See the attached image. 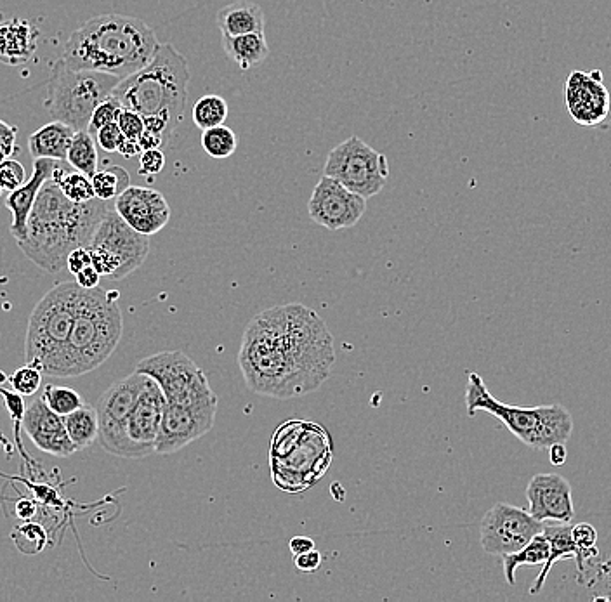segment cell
Masks as SVG:
<instances>
[{
	"label": "cell",
	"instance_id": "cell-1",
	"mask_svg": "<svg viewBox=\"0 0 611 602\" xmlns=\"http://www.w3.org/2000/svg\"><path fill=\"white\" fill-rule=\"evenodd\" d=\"M334 363L336 347L329 327L304 304H283L254 316L238 353L250 391L276 400L318 391Z\"/></svg>",
	"mask_w": 611,
	"mask_h": 602
},
{
	"label": "cell",
	"instance_id": "cell-2",
	"mask_svg": "<svg viewBox=\"0 0 611 602\" xmlns=\"http://www.w3.org/2000/svg\"><path fill=\"white\" fill-rule=\"evenodd\" d=\"M108 210V202L99 198L68 200L58 183L47 179L28 217L27 235L18 245L35 266L56 275L66 269L72 250L89 247Z\"/></svg>",
	"mask_w": 611,
	"mask_h": 602
},
{
	"label": "cell",
	"instance_id": "cell-3",
	"mask_svg": "<svg viewBox=\"0 0 611 602\" xmlns=\"http://www.w3.org/2000/svg\"><path fill=\"white\" fill-rule=\"evenodd\" d=\"M157 35L145 21L122 14H101L73 30L61 61L72 70H92L125 79L157 53Z\"/></svg>",
	"mask_w": 611,
	"mask_h": 602
},
{
	"label": "cell",
	"instance_id": "cell-4",
	"mask_svg": "<svg viewBox=\"0 0 611 602\" xmlns=\"http://www.w3.org/2000/svg\"><path fill=\"white\" fill-rule=\"evenodd\" d=\"M190 68L172 44H160L152 61L139 72L120 80L112 92L125 110L141 117H158L178 127L188 103Z\"/></svg>",
	"mask_w": 611,
	"mask_h": 602
},
{
	"label": "cell",
	"instance_id": "cell-5",
	"mask_svg": "<svg viewBox=\"0 0 611 602\" xmlns=\"http://www.w3.org/2000/svg\"><path fill=\"white\" fill-rule=\"evenodd\" d=\"M117 295L101 287L82 288L58 379L96 370L117 349L124 332Z\"/></svg>",
	"mask_w": 611,
	"mask_h": 602
},
{
	"label": "cell",
	"instance_id": "cell-6",
	"mask_svg": "<svg viewBox=\"0 0 611 602\" xmlns=\"http://www.w3.org/2000/svg\"><path fill=\"white\" fill-rule=\"evenodd\" d=\"M332 439L309 420H287L271 441V474L278 488L301 493L318 483L332 462Z\"/></svg>",
	"mask_w": 611,
	"mask_h": 602
},
{
	"label": "cell",
	"instance_id": "cell-7",
	"mask_svg": "<svg viewBox=\"0 0 611 602\" xmlns=\"http://www.w3.org/2000/svg\"><path fill=\"white\" fill-rule=\"evenodd\" d=\"M467 413L487 412L499 419L521 443L533 450H547L554 443L572 438L573 417L563 405L514 406L493 398L478 373L467 375Z\"/></svg>",
	"mask_w": 611,
	"mask_h": 602
},
{
	"label": "cell",
	"instance_id": "cell-8",
	"mask_svg": "<svg viewBox=\"0 0 611 602\" xmlns=\"http://www.w3.org/2000/svg\"><path fill=\"white\" fill-rule=\"evenodd\" d=\"M80 292L77 282L58 283L33 308L25 339V360L39 368L42 375L58 377Z\"/></svg>",
	"mask_w": 611,
	"mask_h": 602
},
{
	"label": "cell",
	"instance_id": "cell-9",
	"mask_svg": "<svg viewBox=\"0 0 611 602\" xmlns=\"http://www.w3.org/2000/svg\"><path fill=\"white\" fill-rule=\"evenodd\" d=\"M120 80L110 73L72 70L60 59L47 84V112L75 132L87 131L94 108L115 91Z\"/></svg>",
	"mask_w": 611,
	"mask_h": 602
},
{
	"label": "cell",
	"instance_id": "cell-10",
	"mask_svg": "<svg viewBox=\"0 0 611 602\" xmlns=\"http://www.w3.org/2000/svg\"><path fill=\"white\" fill-rule=\"evenodd\" d=\"M87 250L92 268L99 276L122 280L143 266L150 252V240L132 230L115 209H110L101 219Z\"/></svg>",
	"mask_w": 611,
	"mask_h": 602
},
{
	"label": "cell",
	"instance_id": "cell-11",
	"mask_svg": "<svg viewBox=\"0 0 611 602\" xmlns=\"http://www.w3.org/2000/svg\"><path fill=\"white\" fill-rule=\"evenodd\" d=\"M323 176L334 177L363 198L379 195L389 177L388 157L358 136L337 144L323 165Z\"/></svg>",
	"mask_w": 611,
	"mask_h": 602
},
{
	"label": "cell",
	"instance_id": "cell-12",
	"mask_svg": "<svg viewBox=\"0 0 611 602\" xmlns=\"http://www.w3.org/2000/svg\"><path fill=\"white\" fill-rule=\"evenodd\" d=\"M136 370L157 382L167 403L191 405L216 398L204 370L181 351H162L138 363Z\"/></svg>",
	"mask_w": 611,
	"mask_h": 602
},
{
	"label": "cell",
	"instance_id": "cell-13",
	"mask_svg": "<svg viewBox=\"0 0 611 602\" xmlns=\"http://www.w3.org/2000/svg\"><path fill=\"white\" fill-rule=\"evenodd\" d=\"M150 377L136 372L106 389L98 403L99 445L106 452L124 457V427Z\"/></svg>",
	"mask_w": 611,
	"mask_h": 602
},
{
	"label": "cell",
	"instance_id": "cell-14",
	"mask_svg": "<svg viewBox=\"0 0 611 602\" xmlns=\"http://www.w3.org/2000/svg\"><path fill=\"white\" fill-rule=\"evenodd\" d=\"M544 524L520 507L495 504L481 521V547L492 556L513 554L542 533Z\"/></svg>",
	"mask_w": 611,
	"mask_h": 602
},
{
	"label": "cell",
	"instance_id": "cell-15",
	"mask_svg": "<svg viewBox=\"0 0 611 602\" xmlns=\"http://www.w3.org/2000/svg\"><path fill=\"white\" fill-rule=\"evenodd\" d=\"M216 413L217 396L191 405L167 403L162 413L155 453L171 455L202 438L214 427Z\"/></svg>",
	"mask_w": 611,
	"mask_h": 602
},
{
	"label": "cell",
	"instance_id": "cell-16",
	"mask_svg": "<svg viewBox=\"0 0 611 602\" xmlns=\"http://www.w3.org/2000/svg\"><path fill=\"white\" fill-rule=\"evenodd\" d=\"M308 212L325 230H348L365 216L367 198L348 190L334 177L322 176L309 197Z\"/></svg>",
	"mask_w": 611,
	"mask_h": 602
},
{
	"label": "cell",
	"instance_id": "cell-17",
	"mask_svg": "<svg viewBox=\"0 0 611 602\" xmlns=\"http://www.w3.org/2000/svg\"><path fill=\"white\" fill-rule=\"evenodd\" d=\"M165 405L167 401L162 389L155 380H148L125 422L124 459H143L155 453Z\"/></svg>",
	"mask_w": 611,
	"mask_h": 602
},
{
	"label": "cell",
	"instance_id": "cell-18",
	"mask_svg": "<svg viewBox=\"0 0 611 602\" xmlns=\"http://www.w3.org/2000/svg\"><path fill=\"white\" fill-rule=\"evenodd\" d=\"M113 209L141 235H157L171 221V207L164 195L145 186H129L122 191L113 200Z\"/></svg>",
	"mask_w": 611,
	"mask_h": 602
},
{
	"label": "cell",
	"instance_id": "cell-19",
	"mask_svg": "<svg viewBox=\"0 0 611 602\" xmlns=\"http://www.w3.org/2000/svg\"><path fill=\"white\" fill-rule=\"evenodd\" d=\"M528 512L540 523H572L575 519L573 490L559 474H537L526 486Z\"/></svg>",
	"mask_w": 611,
	"mask_h": 602
},
{
	"label": "cell",
	"instance_id": "cell-20",
	"mask_svg": "<svg viewBox=\"0 0 611 602\" xmlns=\"http://www.w3.org/2000/svg\"><path fill=\"white\" fill-rule=\"evenodd\" d=\"M565 101L568 112L580 125H599L610 115V94L599 72L570 73L565 84Z\"/></svg>",
	"mask_w": 611,
	"mask_h": 602
},
{
	"label": "cell",
	"instance_id": "cell-21",
	"mask_svg": "<svg viewBox=\"0 0 611 602\" xmlns=\"http://www.w3.org/2000/svg\"><path fill=\"white\" fill-rule=\"evenodd\" d=\"M23 429L33 445L44 453L65 459L77 452L66 432L65 419L53 412L42 398L33 400L25 410Z\"/></svg>",
	"mask_w": 611,
	"mask_h": 602
},
{
	"label": "cell",
	"instance_id": "cell-22",
	"mask_svg": "<svg viewBox=\"0 0 611 602\" xmlns=\"http://www.w3.org/2000/svg\"><path fill=\"white\" fill-rule=\"evenodd\" d=\"M58 160L53 158H35L33 162V174L28 179L27 183L9 191L4 205L11 210V235L14 236L16 243L23 242V238L27 235V224L30 212H32L35 200L39 197V191L46 183L47 179L53 176L54 167Z\"/></svg>",
	"mask_w": 611,
	"mask_h": 602
},
{
	"label": "cell",
	"instance_id": "cell-23",
	"mask_svg": "<svg viewBox=\"0 0 611 602\" xmlns=\"http://www.w3.org/2000/svg\"><path fill=\"white\" fill-rule=\"evenodd\" d=\"M39 32L32 23L14 18L0 23V63L18 66L27 63L37 51Z\"/></svg>",
	"mask_w": 611,
	"mask_h": 602
},
{
	"label": "cell",
	"instance_id": "cell-24",
	"mask_svg": "<svg viewBox=\"0 0 611 602\" xmlns=\"http://www.w3.org/2000/svg\"><path fill=\"white\" fill-rule=\"evenodd\" d=\"M542 533L546 535L549 540V557H547L544 568L540 571V575L537 576V580L533 582L530 594L535 596L539 594L544 583H546L547 576L551 573L552 566L558 563L559 559H566V557H573L577 561L580 573L584 571V552L580 550L579 545L575 544V540L572 537V526L570 523H554L544 524V530Z\"/></svg>",
	"mask_w": 611,
	"mask_h": 602
},
{
	"label": "cell",
	"instance_id": "cell-25",
	"mask_svg": "<svg viewBox=\"0 0 611 602\" xmlns=\"http://www.w3.org/2000/svg\"><path fill=\"white\" fill-rule=\"evenodd\" d=\"M216 23L223 35L237 37L245 33L264 32L266 16L257 4L237 0L217 13Z\"/></svg>",
	"mask_w": 611,
	"mask_h": 602
},
{
	"label": "cell",
	"instance_id": "cell-26",
	"mask_svg": "<svg viewBox=\"0 0 611 602\" xmlns=\"http://www.w3.org/2000/svg\"><path fill=\"white\" fill-rule=\"evenodd\" d=\"M73 136H75V131L70 125L53 120L33 132L32 136L28 138V148L33 158H53V160L66 162V155H68Z\"/></svg>",
	"mask_w": 611,
	"mask_h": 602
},
{
	"label": "cell",
	"instance_id": "cell-27",
	"mask_svg": "<svg viewBox=\"0 0 611 602\" xmlns=\"http://www.w3.org/2000/svg\"><path fill=\"white\" fill-rule=\"evenodd\" d=\"M224 53L230 56L242 70L263 65L270 56V47L264 32L245 33L237 37L223 35Z\"/></svg>",
	"mask_w": 611,
	"mask_h": 602
},
{
	"label": "cell",
	"instance_id": "cell-28",
	"mask_svg": "<svg viewBox=\"0 0 611 602\" xmlns=\"http://www.w3.org/2000/svg\"><path fill=\"white\" fill-rule=\"evenodd\" d=\"M66 432L72 439L73 446L79 450H86L98 441L99 420L98 410L91 405L80 406L79 410L63 417Z\"/></svg>",
	"mask_w": 611,
	"mask_h": 602
},
{
	"label": "cell",
	"instance_id": "cell-29",
	"mask_svg": "<svg viewBox=\"0 0 611 602\" xmlns=\"http://www.w3.org/2000/svg\"><path fill=\"white\" fill-rule=\"evenodd\" d=\"M547 557H549V540L544 533H539L537 537H533L532 542L526 544L518 552L502 556L507 583L509 585L516 583V570L521 566H539V564L544 566Z\"/></svg>",
	"mask_w": 611,
	"mask_h": 602
},
{
	"label": "cell",
	"instance_id": "cell-30",
	"mask_svg": "<svg viewBox=\"0 0 611 602\" xmlns=\"http://www.w3.org/2000/svg\"><path fill=\"white\" fill-rule=\"evenodd\" d=\"M66 164L89 177L98 172V143L92 134L87 131L75 132L66 155Z\"/></svg>",
	"mask_w": 611,
	"mask_h": 602
},
{
	"label": "cell",
	"instance_id": "cell-31",
	"mask_svg": "<svg viewBox=\"0 0 611 602\" xmlns=\"http://www.w3.org/2000/svg\"><path fill=\"white\" fill-rule=\"evenodd\" d=\"M51 179L58 183L60 190L63 191V195L68 200H72V202L84 203L89 202L92 198H96L94 188H92L91 177L79 171H70L66 165L61 164L60 160L56 162Z\"/></svg>",
	"mask_w": 611,
	"mask_h": 602
},
{
	"label": "cell",
	"instance_id": "cell-32",
	"mask_svg": "<svg viewBox=\"0 0 611 602\" xmlns=\"http://www.w3.org/2000/svg\"><path fill=\"white\" fill-rule=\"evenodd\" d=\"M228 115H230V108H228L226 99L217 96V94L202 96L191 110L193 124L197 125L200 131L223 125Z\"/></svg>",
	"mask_w": 611,
	"mask_h": 602
},
{
	"label": "cell",
	"instance_id": "cell-33",
	"mask_svg": "<svg viewBox=\"0 0 611 602\" xmlns=\"http://www.w3.org/2000/svg\"><path fill=\"white\" fill-rule=\"evenodd\" d=\"M91 181L94 195L99 200H105V202L115 200L122 191L131 186L129 172L125 171L124 167H120V165H112L105 171L96 172L91 177Z\"/></svg>",
	"mask_w": 611,
	"mask_h": 602
},
{
	"label": "cell",
	"instance_id": "cell-34",
	"mask_svg": "<svg viewBox=\"0 0 611 602\" xmlns=\"http://www.w3.org/2000/svg\"><path fill=\"white\" fill-rule=\"evenodd\" d=\"M202 148L209 157L230 158L237 151L238 141L235 132L231 131L226 125H217L211 129L202 131Z\"/></svg>",
	"mask_w": 611,
	"mask_h": 602
},
{
	"label": "cell",
	"instance_id": "cell-35",
	"mask_svg": "<svg viewBox=\"0 0 611 602\" xmlns=\"http://www.w3.org/2000/svg\"><path fill=\"white\" fill-rule=\"evenodd\" d=\"M42 400L46 401V405L61 417H66L75 410H79L80 406L86 405L84 398L72 387L53 386V384L46 386Z\"/></svg>",
	"mask_w": 611,
	"mask_h": 602
},
{
	"label": "cell",
	"instance_id": "cell-36",
	"mask_svg": "<svg viewBox=\"0 0 611 602\" xmlns=\"http://www.w3.org/2000/svg\"><path fill=\"white\" fill-rule=\"evenodd\" d=\"M11 538L23 554H39L47 544V533L40 524L25 521L13 531Z\"/></svg>",
	"mask_w": 611,
	"mask_h": 602
},
{
	"label": "cell",
	"instance_id": "cell-37",
	"mask_svg": "<svg viewBox=\"0 0 611 602\" xmlns=\"http://www.w3.org/2000/svg\"><path fill=\"white\" fill-rule=\"evenodd\" d=\"M9 384L13 387L14 393L21 394L23 398L25 396H33L42 386V372H40L39 368L27 363L25 367L18 368L9 377Z\"/></svg>",
	"mask_w": 611,
	"mask_h": 602
},
{
	"label": "cell",
	"instance_id": "cell-38",
	"mask_svg": "<svg viewBox=\"0 0 611 602\" xmlns=\"http://www.w3.org/2000/svg\"><path fill=\"white\" fill-rule=\"evenodd\" d=\"M122 110H124V108H122V105H120L119 99L115 98L113 94H110L108 98L103 99V101H101V103L94 108L91 122H89V127H87V132L94 136V134H96L101 127L117 122Z\"/></svg>",
	"mask_w": 611,
	"mask_h": 602
},
{
	"label": "cell",
	"instance_id": "cell-39",
	"mask_svg": "<svg viewBox=\"0 0 611 602\" xmlns=\"http://www.w3.org/2000/svg\"><path fill=\"white\" fill-rule=\"evenodd\" d=\"M27 183V171L16 158H6L0 164V188L4 191H13Z\"/></svg>",
	"mask_w": 611,
	"mask_h": 602
},
{
	"label": "cell",
	"instance_id": "cell-40",
	"mask_svg": "<svg viewBox=\"0 0 611 602\" xmlns=\"http://www.w3.org/2000/svg\"><path fill=\"white\" fill-rule=\"evenodd\" d=\"M572 537L575 544L579 545L580 550L584 552L585 559L598 556V549H596L598 531L594 526L587 523L575 524V526H572Z\"/></svg>",
	"mask_w": 611,
	"mask_h": 602
},
{
	"label": "cell",
	"instance_id": "cell-41",
	"mask_svg": "<svg viewBox=\"0 0 611 602\" xmlns=\"http://www.w3.org/2000/svg\"><path fill=\"white\" fill-rule=\"evenodd\" d=\"M117 124H119L120 131L124 134L125 139L139 141L141 134L145 132V120H143V117L136 112H131V110H125V108L120 113Z\"/></svg>",
	"mask_w": 611,
	"mask_h": 602
},
{
	"label": "cell",
	"instance_id": "cell-42",
	"mask_svg": "<svg viewBox=\"0 0 611 602\" xmlns=\"http://www.w3.org/2000/svg\"><path fill=\"white\" fill-rule=\"evenodd\" d=\"M165 167V157L162 150H145L139 153V174L141 176H157Z\"/></svg>",
	"mask_w": 611,
	"mask_h": 602
},
{
	"label": "cell",
	"instance_id": "cell-43",
	"mask_svg": "<svg viewBox=\"0 0 611 602\" xmlns=\"http://www.w3.org/2000/svg\"><path fill=\"white\" fill-rule=\"evenodd\" d=\"M94 138L98 139V144L103 150L108 151V153H113V151L119 150L120 143L124 141V134L120 131L119 124L113 122V124L101 127V129L94 134Z\"/></svg>",
	"mask_w": 611,
	"mask_h": 602
},
{
	"label": "cell",
	"instance_id": "cell-44",
	"mask_svg": "<svg viewBox=\"0 0 611 602\" xmlns=\"http://www.w3.org/2000/svg\"><path fill=\"white\" fill-rule=\"evenodd\" d=\"M0 394L4 396V400H6L7 410L11 413V419H13L14 424V434L18 436L20 434V427L23 426V417H25V410H27V406L23 403V396L18 393H9L6 389H2L0 387Z\"/></svg>",
	"mask_w": 611,
	"mask_h": 602
},
{
	"label": "cell",
	"instance_id": "cell-45",
	"mask_svg": "<svg viewBox=\"0 0 611 602\" xmlns=\"http://www.w3.org/2000/svg\"><path fill=\"white\" fill-rule=\"evenodd\" d=\"M294 566L303 573H313L322 566V554L316 549L308 550L304 554L294 556Z\"/></svg>",
	"mask_w": 611,
	"mask_h": 602
},
{
	"label": "cell",
	"instance_id": "cell-46",
	"mask_svg": "<svg viewBox=\"0 0 611 602\" xmlns=\"http://www.w3.org/2000/svg\"><path fill=\"white\" fill-rule=\"evenodd\" d=\"M87 266H92L91 254H89L87 247H79V249L72 250L70 256L66 259V269L73 276L77 275L82 269L87 268Z\"/></svg>",
	"mask_w": 611,
	"mask_h": 602
},
{
	"label": "cell",
	"instance_id": "cell-47",
	"mask_svg": "<svg viewBox=\"0 0 611 602\" xmlns=\"http://www.w3.org/2000/svg\"><path fill=\"white\" fill-rule=\"evenodd\" d=\"M99 278L101 276L98 275V271L92 266H87L75 275V282L79 283L80 288H86L87 290V288L99 287Z\"/></svg>",
	"mask_w": 611,
	"mask_h": 602
},
{
	"label": "cell",
	"instance_id": "cell-48",
	"mask_svg": "<svg viewBox=\"0 0 611 602\" xmlns=\"http://www.w3.org/2000/svg\"><path fill=\"white\" fill-rule=\"evenodd\" d=\"M16 516L20 517L21 521H32L33 517L37 516V505L28 498L20 500L14 507Z\"/></svg>",
	"mask_w": 611,
	"mask_h": 602
},
{
	"label": "cell",
	"instance_id": "cell-49",
	"mask_svg": "<svg viewBox=\"0 0 611 602\" xmlns=\"http://www.w3.org/2000/svg\"><path fill=\"white\" fill-rule=\"evenodd\" d=\"M289 549L292 556H299L308 550L315 549V542L308 537H294L290 540Z\"/></svg>",
	"mask_w": 611,
	"mask_h": 602
},
{
	"label": "cell",
	"instance_id": "cell-50",
	"mask_svg": "<svg viewBox=\"0 0 611 602\" xmlns=\"http://www.w3.org/2000/svg\"><path fill=\"white\" fill-rule=\"evenodd\" d=\"M549 450V460L552 465H565L568 460V452H566V443H554L547 448Z\"/></svg>",
	"mask_w": 611,
	"mask_h": 602
},
{
	"label": "cell",
	"instance_id": "cell-51",
	"mask_svg": "<svg viewBox=\"0 0 611 602\" xmlns=\"http://www.w3.org/2000/svg\"><path fill=\"white\" fill-rule=\"evenodd\" d=\"M117 153H120V155L125 158L139 157V153H141V146H139L138 141H132V139L124 138V141L120 143Z\"/></svg>",
	"mask_w": 611,
	"mask_h": 602
},
{
	"label": "cell",
	"instance_id": "cell-52",
	"mask_svg": "<svg viewBox=\"0 0 611 602\" xmlns=\"http://www.w3.org/2000/svg\"><path fill=\"white\" fill-rule=\"evenodd\" d=\"M13 131H18V129L13 127V125L7 124V122H4V120H0V138H4V136H7L9 132Z\"/></svg>",
	"mask_w": 611,
	"mask_h": 602
},
{
	"label": "cell",
	"instance_id": "cell-53",
	"mask_svg": "<svg viewBox=\"0 0 611 602\" xmlns=\"http://www.w3.org/2000/svg\"><path fill=\"white\" fill-rule=\"evenodd\" d=\"M7 157V153L6 151H4V148H2V146H0V164H2V162H4V160H6Z\"/></svg>",
	"mask_w": 611,
	"mask_h": 602
},
{
	"label": "cell",
	"instance_id": "cell-54",
	"mask_svg": "<svg viewBox=\"0 0 611 602\" xmlns=\"http://www.w3.org/2000/svg\"><path fill=\"white\" fill-rule=\"evenodd\" d=\"M2 191H4V190H2V188H0V197H2Z\"/></svg>",
	"mask_w": 611,
	"mask_h": 602
}]
</instances>
